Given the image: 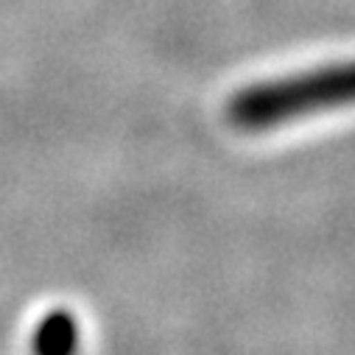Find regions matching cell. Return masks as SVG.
Here are the masks:
<instances>
[{
  "mask_svg": "<svg viewBox=\"0 0 355 355\" xmlns=\"http://www.w3.org/2000/svg\"><path fill=\"white\" fill-rule=\"evenodd\" d=\"M352 101V64L333 62L294 76L254 81L227 101V121L241 132H272L283 123L341 110Z\"/></svg>",
  "mask_w": 355,
  "mask_h": 355,
  "instance_id": "cell-1",
  "label": "cell"
},
{
  "mask_svg": "<svg viewBox=\"0 0 355 355\" xmlns=\"http://www.w3.org/2000/svg\"><path fill=\"white\" fill-rule=\"evenodd\" d=\"M81 327L67 308L48 311L31 333V355H78Z\"/></svg>",
  "mask_w": 355,
  "mask_h": 355,
  "instance_id": "cell-2",
  "label": "cell"
}]
</instances>
